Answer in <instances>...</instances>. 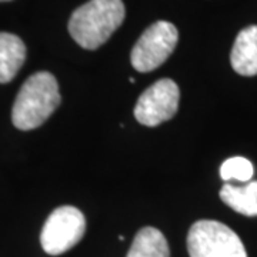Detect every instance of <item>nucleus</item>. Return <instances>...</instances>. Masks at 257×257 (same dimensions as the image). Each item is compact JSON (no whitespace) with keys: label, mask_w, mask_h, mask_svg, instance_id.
<instances>
[{"label":"nucleus","mask_w":257,"mask_h":257,"mask_svg":"<svg viewBox=\"0 0 257 257\" xmlns=\"http://www.w3.org/2000/svg\"><path fill=\"white\" fill-rule=\"evenodd\" d=\"M124 16L121 0H90L73 12L69 20V33L79 46L94 50L110 39Z\"/></svg>","instance_id":"obj_1"},{"label":"nucleus","mask_w":257,"mask_h":257,"mask_svg":"<svg viewBox=\"0 0 257 257\" xmlns=\"http://www.w3.org/2000/svg\"><path fill=\"white\" fill-rule=\"evenodd\" d=\"M56 77L49 72L32 74L20 87L12 109V121L19 130L40 127L60 104Z\"/></svg>","instance_id":"obj_2"},{"label":"nucleus","mask_w":257,"mask_h":257,"mask_svg":"<svg viewBox=\"0 0 257 257\" xmlns=\"http://www.w3.org/2000/svg\"><path fill=\"white\" fill-rule=\"evenodd\" d=\"M190 257H247L240 237L220 221L199 220L187 234Z\"/></svg>","instance_id":"obj_3"},{"label":"nucleus","mask_w":257,"mask_h":257,"mask_svg":"<svg viewBox=\"0 0 257 257\" xmlns=\"http://www.w3.org/2000/svg\"><path fill=\"white\" fill-rule=\"evenodd\" d=\"M179 40V32L173 23L159 20L145 30L132 50V66L142 73H147L165 63L173 53Z\"/></svg>","instance_id":"obj_4"},{"label":"nucleus","mask_w":257,"mask_h":257,"mask_svg":"<svg viewBox=\"0 0 257 257\" xmlns=\"http://www.w3.org/2000/svg\"><path fill=\"white\" fill-rule=\"evenodd\" d=\"M86 231V219L73 206L57 207L49 217L40 233V244L50 256L63 254L74 247Z\"/></svg>","instance_id":"obj_5"},{"label":"nucleus","mask_w":257,"mask_h":257,"mask_svg":"<svg viewBox=\"0 0 257 257\" xmlns=\"http://www.w3.org/2000/svg\"><path fill=\"white\" fill-rule=\"evenodd\" d=\"M180 90L172 79H160L146 89L135 106V117L140 124L155 127L170 120L179 109Z\"/></svg>","instance_id":"obj_6"},{"label":"nucleus","mask_w":257,"mask_h":257,"mask_svg":"<svg viewBox=\"0 0 257 257\" xmlns=\"http://www.w3.org/2000/svg\"><path fill=\"white\" fill-rule=\"evenodd\" d=\"M230 62L236 73L241 76L257 74V26L240 30L231 49Z\"/></svg>","instance_id":"obj_7"},{"label":"nucleus","mask_w":257,"mask_h":257,"mask_svg":"<svg viewBox=\"0 0 257 257\" xmlns=\"http://www.w3.org/2000/svg\"><path fill=\"white\" fill-rule=\"evenodd\" d=\"M26 60V46L16 35L0 32V83H9Z\"/></svg>","instance_id":"obj_8"},{"label":"nucleus","mask_w":257,"mask_h":257,"mask_svg":"<svg viewBox=\"0 0 257 257\" xmlns=\"http://www.w3.org/2000/svg\"><path fill=\"white\" fill-rule=\"evenodd\" d=\"M220 199L230 209L248 217L257 216V180H250L243 186L224 183Z\"/></svg>","instance_id":"obj_9"},{"label":"nucleus","mask_w":257,"mask_h":257,"mask_svg":"<svg viewBox=\"0 0 257 257\" xmlns=\"http://www.w3.org/2000/svg\"><path fill=\"white\" fill-rule=\"evenodd\" d=\"M127 257H170V248L160 230L143 227L136 233Z\"/></svg>","instance_id":"obj_10"},{"label":"nucleus","mask_w":257,"mask_h":257,"mask_svg":"<svg viewBox=\"0 0 257 257\" xmlns=\"http://www.w3.org/2000/svg\"><path fill=\"white\" fill-rule=\"evenodd\" d=\"M253 175H254V167L246 157H230L220 167V177L227 183L231 180L247 183L253 179Z\"/></svg>","instance_id":"obj_11"},{"label":"nucleus","mask_w":257,"mask_h":257,"mask_svg":"<svg viewBox=\"0 0 257 257\" xmlns=\"http://www.w3.org/2000/svg\"><path fill=\"white\" fill-rule=\"evenodd\" d=\"M0 2H10V0H0Z\"/></svg>","instance_id":"obj_12"}]
</instances>
